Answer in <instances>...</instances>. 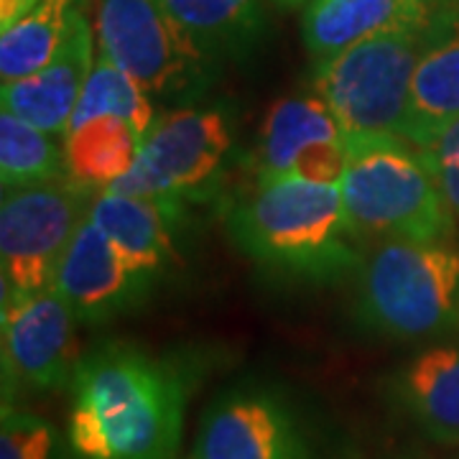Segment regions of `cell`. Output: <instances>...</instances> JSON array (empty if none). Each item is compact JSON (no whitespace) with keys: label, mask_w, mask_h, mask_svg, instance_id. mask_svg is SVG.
<instances>
[{"label":"cell","mask_w":459,"mask_h":459,"mask_svg":"<svg viewBox=\"0 0 459 459\" xmlns=\"http://www.w3.org/2000/svg\"><path fill=\"white\" fill-rule=\"evenodd\" d=\"M199 49L217 65L243 62L268 31L263 0H159Z\"/></svg>","instance_id":"18"},{"label":"cell","mask_w":459,"mask_h":459,"mask_svg":"<svg viewBox=\"0 0 459 459\" xmlns=\"http://www.w3.org/2000/svg\"><path fill=\"white\" fill-rule=\"evenodd\" d=\"M202 368L126 340L95 344L69 383L72 459H179L184 421Z\"/></svg>","instance_id":"1"},{"label":"cell","mask_w":459,"mask_h":459,"mask_svg":"<svg viewBox=\"0 0 459 459\" xmlns=\"http://www.w3.org/2000/svg\"><path fill=\"white\" fill-rule=\"evenodd\" d=\"M95 195L69 179L3 189L0 199V289L3 299L54 286L59 263Z\"/></svg>","instance_id":"8"},{"label":"cell","mask_w":459,"mask_h":459,"mask_svg":"<svg viewBox=\"0 0 459 459\" xmlns=\"http://www.w3.org/2000/svg\"><path fill=\"white\" fill-rule=\"evenodd\" d=\"M62 143L66 179L100 195L131 171L143 146V135L120 117L98 115L69 128Z\"/></svg>","instance_id":"19"},{"label":"cell","mask_w":459,"mask_h":459,"mask_svg":"<svg viewBox=\"0 0 459 459\" xmlns=\"http://www.w3.org/2000/svg\"><path fill=\"white\" fill-rule=\"evenodd\" d=\"M0 459H72L66 434L18 403H3Z\"/></svg>","instance_id":"23"},{"label":"cell","mask_w":459,"mask_h":459,"mask_svg":"<svg viewBox=\"0 0 459 459\" xmlns=\"http://www.w3.org/2000/svg\"><path fill=\"white\" fill-rule=\"evenodd\" d=\"M355 312L362 327L398 342L459 329V250L452 240H383L365 253Z\"/></svg>","instance_id":"4"},{"label":"cell","mask_w":459,"mask_h":459,"mask_svg":"<svg viewBox=\"0 0 459 459\" xmlns=\"http://www.w3.org/2000/svg\"><path fill=\"white\" fill-rule=\"evenodd\" d=\"M437 8L429 16L383 29L314 62L312 90L327 102L350 135H401L413 74L434 31Z\"/></svg>","instance_id":"5"},{"label":"cell","mask_w":459,"mask_h":459,"mask_svg":"<svg viewBox=\"0 0 459 459\" xmlns=\"http://www.w3.org/2000/svg\"><path fill=\"white\" fill-rule=\"evenodd\" d=\"M23 117L0 113V184L3 189L66 179L65 143Z\"/></svg>","instance_id":"22"},{"label":"cell","mask_w":459,"mask_h":459,"mask_svg":"<svg viewBox=\"0 0 459 459\" xmlns=\"http://www.w3.org/2000/svg\"><path fill=\"white\" fill-rule=\"evenodd\" d=\"M41 0H0V31L11 29L29 11H33Z\"/></svg>","instance_id":"25"},{"label":"cell","mask_w":459,"mask_h":459,"mask_svg":"<svg viewBox=\"0 0 459 459\" xmlns=\"http://www.w3.org/2000/svg\"><path fill=\"white\" fill-rule=\"evenodd\" d=\"M388 398L429 439L459 446V342L431 344L398 365Z\"/></svg>","instance_id":"16"},{"label":"cell","mask_w":459,"mask_h":459,"mask_svg":"<svg viewBox=\"0 0 459 459\" xmlns=\"http://www.w3.org/2000/svg\"><path fill=\"white\" fill-rule=\"evenodd\" d=\"M189 207L192 204L177 199L138 197L105 189L92 199L90 217L123 255L164 279L181 261Z\"/></svg>","instance_id":"13"},{"label":"cell","mask_w":459,"mask_h":459,"mask_svg":"<svg viewBox=\"0 0 459 459\" xmlns=\"http://www.w3.org/2000/svg\"><path fill=\"white\" fill-rule=\"evenodd\" d=\"M225 230L246 258L307 283L342 281L365 258V238L347 217L340 184L253 181L225 207Z\"/></svg>","instance_id":"2"},{"label":"cell","mask_w":459,"mask_h":459,"mask_svg":"<svg viewBox=\"0 0 459 459\" xmlns=\"http://www.w3.org/2000/svg\"><path fill=\"white\" fill-rule=\"evenodd\" d=\"M161 108L156 105V100L148 95L141 84L133 80L131 74H126L117 65H113L102 51L98 49L92 72L87 77V82L82 87L80 102L74 108V113L69 117V128L80 126L90 117L98 115H113L120 117L126 123H131L135 131L143 135L151 133V128L156 126V120L161 117Z\"/></svg>","instance_id":"21"},{"label":"cell","mask_w":459,"mask_h":459,"mask_svg":"<svg viewBox=\"0 0 459 459\" xmlns=\"http://www.w3.org/2000/svg\"><path fill=\"white\" fill-rule=\"evenodd\" d=\"M340 192L350 222L365 240L455 238V212L427 151L398 133L350 135Z\"/></svg>","instance_id":"3"},{"label":"cell","mask_w":459,"mask_h":459,"mask_svg":"<svg viewBox=\"0 0 459 459\" xmlns=\"http://www.w3.org/2000/svg\"><path fill=\"white\" fill-rule=\"evenodd\" d=\"M98 49L156 100L181 108L210 98L222 69L181 31L159 0H98Z\"/></svg>","instance_id":"7"},{"label":"cell","mask_w":459,"mask_h":459,"mask_svg":"<svg viewBox=\"0 0 459 459\" xmlns=\"http://www.w3.org/2000/svg\"><path fill=\"white\" fill-rule=\"evenodd\" d=\"M350 151V133L316 92L286 95L263 117L253 181L299 177L340 184Z\"/></svg>","instance_id":"11"},{"label":"cell","mask_w":459,"mask_h":459,"mask_svg":"<svg viewBox=\"0 0 459 459\" xmlns=\"http://www.w3.org/2000/svg\"><path fill=\"white\" fill-rule=\"evenodd\" d=\"M235 146L238 115L228 100L207 98L164 110L131 171L108 189L184 204L212 202L228 177Z\"/></svg>","instance_id":"6"},{"label":"cell","mask_w":459,"mask_h":459,"mask_svg":"<svg viewBox=\"0 0 459 459\" xmlns=\"http://www.w3.org/2000/svg\"><path fill=\"white\" fill-rule=\"evenodd\" d=\"M192 459H314V449L286 395L261 383H243L204 409Z\"/></svg>","instance_id":"10"},{"label":"cell","mask_w":459,"mask_h":459,"mask_svg":"<svg viewBox=\"0 0 459 459\" xmlns=\"http://www.w3.org/2000/svg\"><path fill=\"white\" fill-rule=\"evenodd\" d=\"M159 281L123 255L87 212L59 263L54 289L80 325H105L146 304Z\"/></svg>","instance_id":"12"},{"label":"cell","mask_w":459,"mask_h":459,"mask_svg":"<svg viewBox=\"0 0 459 459\" xmlns=\"http://www.w3.org/2000/svg\"><path fill=\"white\" fill-rule=\"evenodd\" d=\"M279 8H286V11H291V8H299V5H307L309 0H273Z\"/></svg>","instance_id":"26"},{"label":"cell","mask_w":459,"mask_h":459,"mask_svg":"<svg viewBox=\"0 0 459 459\" xmlns=\"http://www.w3.org/2000/svg\"><path fill=\"white\" fill-rule=\"evenodd\" d=\"M424 151L434 166L444 197L449 202L455 217H459V117L446 126V131L434 141V146Z\"/></svg>","instance_id":"24"},{"label":"cell","mask_w":459,"mask_h":459,"mask_svg":"<svg viewBox=\"0 0 459 459\" xmlns=\"http://www.w3.org/2000/svg\"><path fill=\"white\" fill-rule=\"evenodd\" d=\"M84 3L41 0L18 23L0 31V82H16L49 65L87 13Z\"/></svg>","instance_id":"20"},{"label":"cell","mask_w":459,"mask_h":459,"mask_svg":"<svg viewBox=\"0 0 459 459\" xmlns=\"http://www.w3.org/2000/svg\"><path fill=\"white\" fill-rule=\"evenodd\" d=\"M459 117V0H439L434 31L416 66L401 135L429 148Z\"/></svg>","instance_id":"15"},{"label":"cell","mask_w":459,"mask_h":459,"mask_svg":"<svg viewBox=\"0 0 459 459\" xmlns=\"http://www.w3.org/2000/svg\"><path fill=\"white\" fill-rule=\"evenodd\" d=\"M437 5L439 0H309L301 39L312 62H322L383 29L429 16Z\"/></svg>","instance_id":"17"},{"label":"cell","mask_w":459,"mask_h":459,"mask_svg":"<svg viewBox=\"0 0 459 459\" xmlns=\"http://www.w3.org/2000/svg\"><path fill=\"white\" fill-rule=\"evenodd\" d=\"M95 56H98L95 23L84 13L65 49L49 65L23 80L3 84L0 90L3 110L23 117L26 123L51 135L65 138L69 117L80 102Z\"/></svg>","instance_id":"14"},{"label":"cell","mask_w":459,"mask_h":459,"mask_svg":"<svg viewBox=\"0 0 459 459\" xmlns=\"http://www.w3.org/2000/svg\"><path fill=\"white\" fill-rule=\"evenodd\" d=\"M3 329V403H18L21 394H54L69 388L82 358L77 314L49 286L39 294L0 301Z\"/></svg>","instance_id":"9"}]
</instances>
